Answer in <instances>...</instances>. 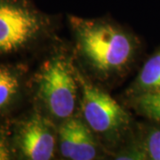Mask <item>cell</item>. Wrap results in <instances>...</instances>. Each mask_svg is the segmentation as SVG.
Instances as JSON below:
<instances>
[{"mask_svg":"<svg viewBox=\"0 0 160 160\" xmlns=\"http://www.w3.org/2000/svg\"><path fill=\"white\" fill-rule=\"evenodd\" d=\"M77 48L89 68L102 78L121 75L134 61L136 38L118 25L102 19L70 15Z\"/></svg>","mask_w":160,"mask_h":160,"instance_id":"obj_1","label":"cell"},{"mask_svg":"<svg viewBox=\"0 0 160 160\" xmlns=\"http://www.w3.org/2000/svg\"><path fill=\"white\" fill-rule=\"evenodd\" d=\"M79 88L78 70L62 53L48 56L29 77L31 103L54 122L73 117Z\"/></svg>","mask_w":160,"mask_h":160,"instance_id":"obj_2","label":"cell"},{"mask_svg":"<svg viewBox=\"0 0 160 160\" xmlns=\"http://www.w3.org/2000/svg\"><path fill=\"white\" fill-rule=\"evenodd\" d=\"M51 29V18L35 0H0V58L34 51Z\"/></svg>","mask_w":160,"mask_h":160,"instance_id":"obj_3","label":"cell"},{"mask_svg":"<svg viewBox=\"0 0 160 160\" xmlns=\"http://www.w3.org/2000/svg\"><path fill=\"white\" fill-rule=\"evenodd\" d=\"M10 131L15 159L53 158L58 135L54 121L32 103L29 110L12 120Z\"/></svg>","mask_w":160,"mask_h":160,"instance_id":"obj_4","label":"cell"},{"mask_svg":"<svg viewBox=\"0 0 160 160\" xmlns=\"http://www.w3.org/2000/svg\"><path fill=\"white\" fill-rule=\"evenodd\" d=\"M81 92V112L83 120L92 132L109 141H115L126 131L130 116L107 92L78 71Z\"/></svg>","mask_w":160,"mask_h":160,"instance_id":"obj_5","label":"cell"},{"mask_svg":"<svg viewBox=\"0 0 160 160\" xmlns=\"http://www.w3.org/2000/svg\"><path fill=\"white\" fill-rule=\"evenodd\" d=\"M29 77L23 63H0V124L11 123L25 98L30 100Z\"/></svg>","mask_w":160,"mask_h":160,"instance_id":"obj_6","label":"cell"},{"mask_svg":"<svg viewBox=\"0 0 160 160\" xmlns=\"http://www.w3.org/2000/svg\"><path fill=\"white\" fill-rule=\"evenodd\" d=\"M58 140L61 154L66 159L92 160L97 157V142L82 118L71 117L62 122Z\"/></svg>","mask_w":160,"mask_h":160,"instance_id":"obj_7","label":"cell"},{"mask_svg":"<svg viewBox=\"0 0 160 160\" xmlns=\"http://www.w3.org/2000/svg\"><path fill=\"white\" fill-rule=\"evenodd\" d=\"M156 92H160V47L143 64L131 86L133 97Z\"/></svg>","mask_w":160,"mask_h":160,"instance_id":"obj_8","label":"cell"},{"mask_svg":"<svg viewBox=\"0 0 160 160\" xmlns=\"http://www.w3.org/2000/svg\"><path fill=\"white\" fill-rule=\"evenodd\" d=\"M133 106L138 113L150 121L160 123V92L133 97Z\"/></svg>","mask_w":160,"mask_h":160,"instance_id":"obj_9","label":"cell"},{"mask_svg":"<svg viewBox=\"0 0 160 160\" xmlns=\"http://www.w3.org/2000/svg\"><path fill=\"white\" fill-rule=\"evenodd\" d=\"M153 123L146 126L141 143L147 159L160 160V123Z\"/></svg>","mask_w":160,"mask_h":160,"instance_id":"obj_10","label":"cell"},{"mask_svg":"<svg viewBox=\"0 0 160 160\" xmlns=\"http://www.w3.org/2000/svg\"><path fill=\"white\" fill-rule=\"evenodd\" d=\"M11 123L0 124V160L15 159L11 141Z\"/></svg>","mask_w":160,"mask_h":160,"instance_id":"obj_11","label":"cell"}]
</instances>
